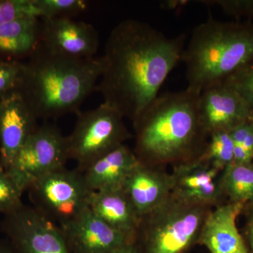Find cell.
Returning a JSON list of instances; mask_svg holds the SVG:
<instances>
[{
    "mask_svg": "<svg viewBox=\"0 0 253 253\" xmlns=\"http://www.w3.org/2000/svg\"><path fill=\"white\" fill-rule=\"evenodd\" d=\"M186 36L168 38L139 20H123L110 33L95 91L131 122L158 96L181 62Z\"/></svg>",
    "mask_w": 253,
    "mask_h": 253,
    "instance_id": "cell-1",
    "label": "cell"
},
{
    "mask_svg": "<svg viewBox=\"0 0 253 253\" xmlns=\"http://www.w3.org/2000/svg\"><path fill=\"white\" fill-rule=\"evenodd\" d=\"M199 96L187 89L158 95L132 121L139 163L173 167L201 157L209 136L200 119Z\"/></svg>",
    "mask_w": 253,
    "mask_h": 253,
    "instance_id": "cell-2",
    "label": "cell"
},
{
    "mask_svg": "<svg viewBox=\"0 0 253 253\" xmlns=\"http://www.w3.org/2000/svg\"><path fill=\"white\" fill-rule=\"evenodd\" d=\"M101 72V57H69L41 44L24 62L18 93L38 120L77 114L84 100L95 91Z\"/></svg>",
    "mask_w": 253,
    "mask_h": 253,
    "instance_id": "cell-3",
    "label": "cell"
},
{
    "mask_svg": "<svg viewBox=\"0 0 253 253\" xmlns=\"http://www.w3.org/2000/svg\"><path fill=\"white\" fill-rule=\"evenodd\" d=\"M181 62L186 89L201 94L253 63V23H227L209 18L192 32Z\"/></svg>",
    "mask_w": 253,
    "mask_h": 253,
    "instance_id": "cell-4",
    "label": "cell"
},
{
    "mask_svg": "<svg viewBox=\"0 0 253 253\" xmlns=\"http://www.w3.org/2000/svg\"><path fill=\"white\" fill-rule=\"evenodd\" d=\"M212 209L171 192L163 204L141 216L135 235L139 253H187L199 244Z\"/></svg>",
    "mask_w": 253,
    "mask_h": 253,
    "instance_id": "cell-5",
    "label": "cell"
},
{
    "mask_svg": "<svg viewBox=\"0 0 253 253\" xmlns=\"http://www.w3.org/2000/svg\"><path fill=\"white\" fill-rule=\"evenodd\" d=\"M77 115L76 126L67 141L69 159L77 163L76 169L79 172L132 137L124 117L105 103Z\"/></svg>",
    "mask_w": 253,
    "mask_h": 253,
    "instance_id": "cell-6",
    "label": "cell"
},
{
    "mask_svg": "<svg viewBox=\"0 0 253 253\" xmlns=\"http://www.w3.org/2000/svg\"><path fill=\"white\" fill-rule=\"evenodd\" d=\"M26 191L32 207L61 228L85 211L91 193L82 172L66 167L38 178Z\"/></svg>",
    "mask_w": 253,
    "mask_h": 253,
    "instance_id": "cell-7",
    "label": "cell"
},
{
    "mask_svg": "<svg viewBox=\"0 0 253 253\" xmlns=\"http://www.w3.org/2000/svg\"><path fill=\"white\" fill-rule=\"evenodd\" d=\"M68 160L67 136L46 122L28 136L6 172L24 193L38 178L66 167Z\"/></svg>",
    "mask_w": 253,
    "mask_h": 253,
    "instance_id": "cell-8",
    "label": "cell"
},
{
    "mask_svg": "<svg viewBox=\"0 0 253 253\" xmlns=\"http://www.w3.org/2000/svg\"><path fill=\"white\" fill-rule=\"evenodd\" d=\"M1 230L16 253H73L62 229L24 204L4 215Z\"/></svg>",
    "mask_w": 253,
    "mask_h": 253,
    "instance_id": "cell-9",
    "label": "cell"
},
{
    "mask_svg": "<svg viewBox=\"0 0 253 253\" xmlns=\"http://www.w3.org/2000/svg\"><path fill=\"white\" fill-rule=\"evenodd\" d=\"M41 44L56 54L92 59L99 49L97 31L89 23L73 18H41Z\"/></svg>",
    "mask_w": 253,
    "mask_h": 253,
    "instance_id": "cell-10",
    "label": "cell"
},
{
    "mask_svg": "<svg viewBox=\"0 0 253 253\" xmlns=\"http://www.w3.org/2000/svg\"><path fill=\"white\" fill-rule=\"evenodd\" d=\"M198 109L208 136L216 131H231L242 123L253 121L249 105L224 83L203 91L199 96Z\"/></svg>",
    "mask_w": 253,
    "mask_h": 253,
    "instance_id": "cell-11",
    "label": "cell"
},
{
    "mask_svg": "<svg viewBox=\"0 0 253 253\" xmlns=\"http://www.w3.org/2000/svg\"><path fill=\"white\" fill-rule=\"evenodd\" d=\"M221 171L201 158L173 166V194L213 208L226 202L221 189Z\"/></svg>",
    "mask_w": 253,
    "mask_h": 253,
    "instance_id": "cell-12",
    "label": "cell"
},
{
    "mask_svg": "<svg viewBox=\"0 0 253 253\" xmlns=\"http://www.w3.org/2000/svg\"><path fill=\"white\" fill-rule=\"evenodd\" d=\"M61 229L73 253H111L135 240L113 229L89 208Z\"/></svg>",
    "mask_w": 253,
    "mask_h": 253,
    "instance_id": "cell-13",
    "label": "cell"
},
{
    "mask_svg": "<svg viewBox=\"0 0 253 253\" xmlns=\"http://www.w3.org/2000/svg\"><path fill=\"white\" fill-rule=\"evenodd\" d=\"M38 120L18 92L1 101L0 168L9 169L28 136L38 126Z\"/></svg>",
    "mask_w": 253,
    "mask_h": 253,
    "instance_id": "cell-14",
    "label": "cell"
},
{
    "mask_svg": "<svg viewBox=\"0 0 253 253\" xmlns=\"http://www.w3.org/2000/svg\"><path fill=\"white\" fill-rule=\"evenodd\" d=\"M244 205L226 201L213 208L206 219L199 240L210 253H249L236 224Z\"/></svg>",
    "mask_w": 253,
    "mask_h": 253,
    "instance_id": "cell-15",
    "label": "cell"
},
{
    "mask_svg": "<svg viewBox=\"0 0 253 253\" xmlns=\"http://www.w3.org/2000/svg\"><path fill=\"white\" fill-rule=\"evenodd\" d=\"M122 189L141 217L168 199L172 190V175L166 167L139 163L126 178Z\"/></svg>",
    "mask_w": 253,
    "mask_h": 253,
    "instance_id": "cell-16",
    "label": "cell"
},
{
    "mask_svg": "<svg viewBox=\"0 0 253 253\" xmlns=\"http://www.w3.org/2000/svg\"><path fill=\"white\" fill-rule=\"evenodd\" d=\"M139 163L133 150L123 144L91 163L82 174L91 191L122 189Z\"/></svg>",
    "mask_w": 253,
    "mask_h": 253,
    "instance_id": "cell-17",
    "label": "cell"
},
{
    "mask_svg": "<svg viewBox=\"0 0 253 253\" xmlns=\"http://www.w3.org/2000/svg\"><path fill=\"white\" fill-rule=\"evenodd\" d=\"M88 208L113 229L135 239L140 217L123 189L91 191Z\"/></svg>",
    "mask_w": 253,
    "mask_h": 253,
    "instance_id": "cell-18",
    "label": "cell"
},
{
    "mask_svg": "<svg viewBox=\"0 0 253 253\" xmlns=\"http://www.w3.org/2000/svg\"><path fill=\"white\" fill-rule=\"evenodd\" d=\"M41 20L25 16L0 25V60L28 59L41 44Z\"/></svg>",
    "mask_w": 253,
    "mask_h": 253,
    "instance_id": "cell-19",
    "label": "cell"
},
{
    "mask_svg": "<svg viewBox=\"0 0 253 253\" xmlns=\"http://www.w3.org/2000/svg\"><path fill=\"white\" fill-rule=\"evenodd\" d=\"M221 191L226 201L246 206L253 201V162L232 163L221 173Z\"/></svg>",
    "mask_w": 253,
    "mask_h": 253,
    "instance_id": "cell-20",
    "label": "cell"
},
{
    "mask_svg": "<svg viewBox=\"0 0 253 253\" xmlns=\"http://www.w3.org/2000/svg\"><path fill=\"white\" fill-rule=\"evenodd\" d=\"M234 145L230 131H219L209 136L201 159L222 172L234 162Z\"/></svg>",
    "mask_w": 253,
    "mask_h": 253,
    "instance_id": "cell-21",
    "label": "cell"
},
{
    "mask_svg": "<svg viewBox=\"0 0 253 253\" xmlns=\"http://www.w3.org/2000/svg\"><path fill=\"white\" fill-rule=\"evenodd\" d=\"M41 18H73L87 9L84 0H33Z\"/></svg>",
    "mask_w": 253,
    "mask_h": 253,
    "instance_id": "cell-22",
    "label": "cell"
},
{
    "mask_svg": "<svg viewBox=\"0 0 253 253\" xmlns=\"http://www.w3.org/2000/svg\"><path fill=\"white\" fill-rule=\"evenodd\" d=\"M234 145L235 164H249L253 162V121H248L230 131Z\"/></svg>",
    "mask_w": 253,
    "mask_h": 253,
    "instance_id": "cell-23",
    "label": "cell"
},
{
    "mask_svg": "<svg viewBox=\"0 0 253 253\" xmlns=\"http://www.w3.org/2000/svg\"><path fill=\"white\" fill-rule=\"evenodd\" d=\"M24 62L0 60V102L18 92L22 82Z\"/></svg>",
    "mask_w": 253,
    "mask_h": 253,
    "instance_id": "cell-24",
    "label": "cell"
},
{
    "mask_svg": "<svg viewBox=\"0 0 253 253\" xmlns=\"http://www.w3.org/2000/svg\"><path fill=\"white\" fill-rule=\"evenodd\" d=\"M23 194L9 173L0 168V214L6 215L22 205Z\"/></svg>",
    "mask_w": 253,
    "mask_h": 253,
    "instance_id": "cell-25",
    "label": "cell"
},
{
    "mask_svg": "<svg viewBox=\"0 0 253 253\" xmlns=\"http://www.w3.org/2000/svg\"><path fill=\"white\" fill-rule=\"evenodd\" d=\"M29 16L40 18L33 0H0V25Z\"/></svg>",
    "mask_w": 253,
    "mask_h": 253,
    "instance_id": "cell-26",
    "label": "cell"
},
{
    "mask_svg": "<svg viewBox=\"0 0 253 253\" xmlns=\"http://www.w3.org/2000/svg\"><path fill=\"white\" fill-rule=\"evenodd\" d=\"M247 102L253 112V63L223 82Z\"/></svg>",
    "mask_w": 253,
    "mask_h": 253,
    "instance_id": "cell-27",
    "label": "cell"
},
{
    "mask_svg": "<svg viewBox=\"0 0 253 253\" xmlns=\"http://www.w3.org/2000/svg\"><path fill=\"white\" fill-rule=\"evenodd\" d=\"M203 4L219 6L226 14L236 18L253 17V0H209Z\"/></svg>",
    "mask_w": 253,
    "mask_h": 253,
    "instance_id": "cell-28",
    "label": "cell"
},
{
    "mask_svg": "<svg viewBox=\"0 0 253 253\" xmlns=\"http://www.w3.org/2000/svg\"><path fill=\"white\" fill-rule=\"evenodd\" d=\"M242 214L245 216L243 237L247 246L249 253H253V201L244 206Z\"/></svg>",
    "mask_w": 253,
    "mask_h": 253,
    "instance_id": "cell-29",
    "label": "cell"
},
{
    "mask_svg": "<svg viewBox=\"0 0 253 253\" xmlns=\"http://www.w3.org/2000/svg\"><path fill=\"white\" fill-rule=\"evenodd\" d=\"M111 253H139V251L135 240H134L123 244Z\"/></svg>",
    "mask_w": 253,
    "mask_h": 253,
    "instance_id": "cell-30",
    "label": "cell"
},
{
    "mask_svg": "<svg viewBox=\"0 0 253 253\" xmlns=\"http://www.w3.org/2000/svg\"><path fill=\"white\" fill-rule=\"evenodd\" d=\"M189 1H179V0H172V1H163V7L164 9L170 10L180 9L185 6Z\"/></svg>",
    "mask_w": 253,
    "mask_h": 253,
    "instance_id": "cell-31",
    "label": "cell"
},
{
    "mask_svg": "<svg viewBox=\"0 0 253 253\" xmlns=\"http://www.w3.org/2000/svg\"><path fill=\"white\" fill-rule=\"evenodd\" d=\"M0 253H16L6 238L4 239H0Z\"/></svg>",
    "mask_w": 253,
    "mask_h": 253,
    "instance_id": "cell-32",
    "label": "cell"
},
{
    "mask_svg": "<svg viewBox=\"0 0 253 253\" xmlns=\"http://www.w3.org/2000/svg\"><path fill=\"white\" fill-rule=\"evenodd\" d=\"M1 101L0 102V108H1Z\"/></svg>",
    "mask_w": 253,
    "mask_h": 253,
    "instance_id": "cell-33",
    "label": "cell"
}]
</instances>
